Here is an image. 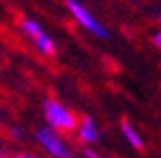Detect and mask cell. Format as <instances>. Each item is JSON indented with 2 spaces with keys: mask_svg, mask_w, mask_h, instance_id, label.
Returning <instances> with one entry per match:
<instances>
[{
  "mask_svg": "<svg viewBox=\"0 0 161 158\" xmlns=\"http://www.w3.org/2000/svg\"><path fill=\"white\" fill-rule=\"evenodd\" d=\"M76 140H79L80 144H85V146H93L97 144L101 140V130L99 125H97V121L93 119V117L85 115V117H80L79 119V125H76Z\"/></svg>",
  "mask_w": 161,
  "mask_h": 158,
  "instance_id": "cell-5",
  "label": "cell"
},
{
  "mask_svg": "<svg viewBox=\"0 0 161 158\" xmlns=\"http://www.w3.org/2000/svg\"><path fill=\"white\" fill-rule=\"evenodd\" d=\"M42 115H43V121H46V127L58 131V134L64 135V134H70V131H76L79 117L72 113L70 107H66L58 99H43Z\"/></svg>",
  "mask_w": 161,
  "mask_h": 158,
  "instance_id": "cell-1",
  "label": "cell"
},
{
  "mask_svg": "<svg viewBox=\"0 0 161 158\" xmlns=\"http://www.w3.org/2000/svg\"><path fill=\"white\" fill-rule=\"evenodd\" d=\"M153 45H155L157 49H161V29L155 33V35H153Z\"/></svg>",
  "mask_w": 161,
  "mask_h": 158,
  "instance_id": "cell-9",
  "label": "cell"
},
{
  "mask_svg": "<svg viewBox=\"0 0 161 158\" xmlns=\"http://www.w3.org/2000/svg\"><path fill=\"white\" fill-rule=\"evenodd\" d=\"M85 158H105V156L99 154L97 150H93V148H85Z\"/></svg>",
  "mask_w": 161,
  "mask_h": 158,
  "instance_id": "cell-7",
  "label": "cell"
},
{
  "mask_svg": "<svg viewBox=\"0 0 161 158\" xmlns=\"http://www.w3.org/2000/svg\"><path fill=\"white\" fill-rule=\"evenodd\" d=\"M64 6H66L68 14L72 17V21H75L83 31L91 33V35L97 37V39H109L112 37L108 25H105L99 17H95L85 2H80V0H64Z\"/></svg>",
  "mask_w": 161,
  "mask_h": 158,
  "instance_id": "cell-2",
  "label": "cell"
},
{
  "mask_svg": "<svg viewBox=\"0 0 161 158\" xmlns=\"http://www.w3.org/2000/svg\"><path fill=\"white\" fill-rule=\"evenodd\" d=\"M10 158H42V156H37L33 152H19V154H13Z\"/></svg>",
  "mask_w": 161,
  "mask_h": 158,
  "instance_id": "cell-8",
  "label": "cell"
},
{
  "mask_svg": "<svg viewBox=\"0 0 161 158\" xmlns=\"http://www.w3.org/2000/svg\"><path fill=\"white\" fill-rule=\"evenodd\" d=\"M120 131H122L124 140L130 144V148H134V150H142V148H145V140H142L141 131H138L130 121L124 119L122 123H120Z\"/></svg>",
  "mask_w": 161,
  "mask_h": 158,
  "instance_id": "cell-6",
  "label": "cell"
},
{
  "mask_svg": "<svg viewBox=\"0 0 161 158\" xmlns=\"http://www.w3.org/2000/svg\"><path fill=\"white\" fill-rule=\"evenodd\" d=\"M35 142L42 146V150L47 154V158H75V152L64 140V135L46 125L35 130Z\"/></svg>",
  "mask_w": 161,
  "mask_h": 158,
  "instance_id": "cell-4",
  "label": "cell"
},
{
  "mask_svg": "<svg viewBox=\"0 0 161 158\" xmlns=\"http://www.w3.org/2000/svg\"><path fill=\"white\" fill-rule=\"evenodd\" d=\"M0 158H4V156H2V150H0Z\"/></svg>",
  "mask_w": 161,
  "mask_h": 158,
  "instance_id": "cell-11",
  "label": "cell"
},
{
  "mask_svg": "<svg viewBox=\"0 0 161 158\" xmlns=\"http://www.w3.org/2000/svg\"><path fill=\"white\" fill-rule=\"evenodd\" d=\"M21 31L25 33V37L33 43V47L43 54V56H54L56 54V41L50 33L43 29V25L33 17H23L21 19Z\"/></svg>",
  "mask_w": 161,
  "mask_h": 158,
  "instance_id": "cell-3",
  "label": "cell"
},
{
  "mask_svg": "<svg viewBox=\"0 0 161 158\" xmlns=\"http://www.w3.org/2000/svg\"><path fill=\"white\" fill-rule=\"evenodd\" d=\"M157 21H159V25H161V13H159V17H157Z\"/></svg>",
  "mask_w": 161,
  "mask_h": 158,
  "instance_id": "cell-10",
  "label": "cell"
}]
</instances>
